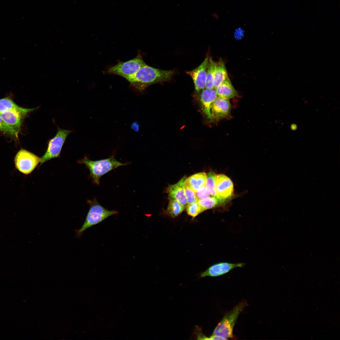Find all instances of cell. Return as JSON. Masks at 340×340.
I'll use <instances>...</instances> for the list:
<instances>
[{"instance_id":"cell-1","label":"cell","mask_w":340,"mask_h":340,"mask_svg":"<svg viewBox=\"0 0 340 340\" xmlns=\"http://www.w3.org/2000/svg\"><path fill=\"white\" fill-rule=\"evenodd\" d=\"M174 73L173 71L156 69L145 64L127 80L132 87L141 92L151 85L169 80Z\"/></svg>"},{"instance_id":"cell-2","label":"cell","mask_w":340,"mask_h":340,"mask_svg":"<svg viewBox=\"0 0 340 340\" xmlns=\"http://www.w3.org/2000/svg\"><path fill=\"white\" fill-rule=\"evenodd\" d=\"M78 163L83 164L89 169L90 177L93 182L98 185L99 179L103 175L110 171L122 166H125L127 163H122L117 161L114 156L107 158L96 161H92L87 157L78 160Z\"/></svg>"},{"instance_id":"cell-3","label":"cell","mask_w":340,"mask_h":340,"mask_svg":"<svg viewBox=\"0 0 340 340\" xmlns=\"http://www.w3.org/2000/svg\"><path fill=\"white\" fill-rule=\"evenodd\" d=\"M87 202L90 208L85 220L81 228L75 231L76 237L77 238H80L88 229L118 213L115 210H109L105 208L98 202L96 198L92 200H88Z\"/></svg>"},{"instance_id":"cell-4","label":"cell","mask_w":340,"mask_h":340,"mask_svg":"<svg viewBox=\"0 0 340 340\" xmlns=\"http://www.w3.org/2000/svg\"><path fill=\"white\" fill-rule=\"evenodd\" d=\"M248 304L245 301L239 303L227 313L215 328L212 335L221 337L225 340L233 337V330L237 319Z\"/></svg>"},{"instance_id":"cell-5","label":"cell","mask_w":340,"mask_h":340,"mask_svg":"<svg viewBox=\"0 0 340 340\" xmlns=\"http://www.w3.org/2000/svg\"><path fill=\"white\" fill-rule=\"evenodd\" d=\"M146 63L138 54L135 58L128 61L118 63L108 68L107 73L122 76L126 79L133 76Z\"/></svg>"},{"instance_id":"cell-6","label":"cell","mask_w":340,"mask_h":340,"mask_svg":"<svg viewBox=\"0 0 340 340\" xmlns=\"http://www.w3.org/2000/svg\"><path fill=\"white\" fill-rule=\"evenodd\" d=\"M41 158L26 150L21 149L14 158L16 169L25 175L31 173L40 163Z\"/></svg>"},{"instance_id":"cell-7","label":"cell","mask_w":340,"mask_h":340,"mask_svg":"<svg viewBox=\"0 0 340 340\" xmlns=\"http://www.w3.org/2000/svg\"><path fill=\"white\" fill-rule=\"evenodd\" d=\"M71 132L69 130L58 129L55 135L48 141L47 150L41 158L39 166L52 159L59 156L65 141Z\"/></svg>"},{"instance_id":"cell-8","label":"cell","mask_w":340,"mask_h":340,"mask_svg":"<svg viewBox=\"0 0 340 340\" xmlns=\"http://www.w3.org/2000/svg\"><path fill=\"white\" fill-rule=\"evenodd\" d=\"M35 109L19 107L0 114L4 122L10 127L17 135L20 131L24 117Z\"/></svg>"},{"instance_id":"cell-9","label":"cell","mask_w":340,"mask_h":340,"mask_svg":"<svg viewBox=\"0 0 340 340\" xmlns=\"http://www.w3.org/2000/svg\"><path fill=\"white\" fill-rule=\"evenodd\" d=\"M209 63V57L207 56L199 66L186 72L192 78L197 93L201 92L205 88Z\"/></svg>"},{"instance_id":"cell-10","label":"cell","mask_w":340,"mask_h":340,"mask_svg":"<svg viewBox=\"0 0 340 340\" xmlns=\"http://www.w3.org/2000/svg\"><path fill=\"white\" fill-rule=\"evenodd\" d=\"M217 198L222 203L233 195V183L231 179L224 174H216Z\"/></svg>"},{"instance_id":"cell-11","label":"cell","mask_w":340,"mask_h":340,"mask_svg":"<svg viewBox=\"0 0 340 340\" xmlns=\"http://www.w3.org/2000/svg\"><path fill=\"white\" fill-rule=\"evenodd\" d=\"M231 105L229 99L218 96L211 106V121H218L230 116Z\"/></svg>"},{"instance_id":"cell-12","label":"cell","mask_w":340,"mask_h":340,"mask_svg":"<svg viewBox=\"0 0 340 340\" xmlns=\"http://www.w3.org/2000/svg\"><path fill=\"white\" fill-rule=\"evenodd\" d=\"M243 263H231L221 262L215 264L200 274L201 277L206 276L217 277L225 274L232 270L244 266Z\"/></svg>"},{"instance_id":"cell-13","label":"cell","mask_w":340,"mask_h":340,"mask_svg":"<svg viewBox=\"0 0 340 340\" xmlns=\"http://www.w3.org/2000/svg\"><path fill=\"white\" fill-rule=\"evenodd\" d=\"M218 97L215 88H205L200 95L201 110L207 118L211 121V108L212 104Z\"/></svg>"},{"instance_id":"cell-14","label":"cell","mask_w":340,"mask_h":340,"mask_svg":"<svg viewBox=\"0 0 340 340\" xmlns=\"http://www.w3.org/2000/svg\"><path fill=\"white\" fill-rule=\"evenodd\" d=\"M186 178L183 177L177 183L169 186L167 189L169 199H175L185 207L187 204L184 190Z\"/></svg>"},{"instance_id":"cell-15","label":"cell","mask_w":340,"mask_h":340,"mask_svg":"<svg viewBox=\"0 0 340 340\" xmlns=\"http://www.w3.org/2000/svg\"><path fill=\"white\" fill-rule=\"evenodd\" d=\"M215 89L217 96L224 98L229 99L239 95L229 77Z\"/></svg>"},{"instance_id":"cell-16","label":"cell","mask_w":340,"mask_h":340,"mask_svg":"<svg viewBox=\"0 0 340 340\" xmlns=\"http://www.w3.org/2000/svg\"><path fill=\"white\" fill-rule=\"evenodd\" d=\"M207 175L204 172L193 174L186 178L185 183L194 192L206 185Z\"/></svg>"},{"instance_id":"cell-17","label":"cell","mask_w":340,"mask_h":340,"mask_svg":"<svg viewBox=\"0 0 340 340\" xmlns=\"http://www.w3.org/2000/svg\"><path fill=\"white\" fill-rule=\"evenodd\" d=\"M216 64L214 88H215L228 77L225 64L222 59H220L218 62H216Z\"/></svg>"},{"instance_id":"cell-18","label":"cell","mask_w":340,"mask_h":340,"mask_svg":"<svg viewBox=\"0 0 340 340\" xmlns=\"http://www.w3.org/2000/svg\"><path fill=\"white\" fill-rule=\"evenodd\" d=\"M169 201L166 210L167 213L171 217L175 218L184 211L185 206L173 199H169Z\"/></svg>"},{"instance_id":"cell-19","label":"cell","mask_w":340,"mask_h":340,"mask_svg":"<svg viewBox=\"0 0 340 340\" xmlns=\"http://www.w3.org/2000/svg\"><path fill=\"white\" fill-rule=\"evenodd\" d=\"M209 61L205 88L212 89L214 88V77L217 64L211 57L209 58Z\"/></svg>"},{"instance_id":"cell-20","label":"cell","mask_w":340,"mask_h":340,"mask_svg":"<svg viewBox=\"0 0 340 340\" xmlns=\"http://www.w3.org/2000/svg\"><path fill=\"white\" fill-rule=\"evenodd\" d=\"M197 202L203 212L214 208L219 204L222 203L218 198L213 196H209L204 199L199 200Z\"/></svg>"},{"instance_id":"cell-21","label":"cell","mask_w":340,"mask_h":340,"mask_svg":"<svg viewBox=\"0 0 340 340\" xmlns=\"http://www.w3.org/2000/svg\"><path fill=\"white\" fill-rule=\"evenodd\" d=\"M216 182L215 174L212 171H210L207 176L206 185L209 190L210 195L216 197Z\"/></svg>"},{"instance_id":"cell-22","label":"cell","mask_w":340,"mask_h":340,"mask_svg":"<svg viewBox=\"0 0 340 340\" xmlns=\"http://www.w3.org/2000/svg\"><path fill=\"white\" fill-rule=\"evenodd\" d=\"M19 107L9 98L0 99V114Z\"/></svg>"},{"instance_id":"cell-23","label":"cell","mask_w":340,"mask_h":340,"mask_svg":"<svg viewBox=\"0 0 340 340\" xmlns=\"http://www.w3.org/2000/svg\"><path fill=\"white\" fill-rule=\"evenodd\" d=\"M186 209L187 214L193 218L203 212L197 202L188 204Z\"/></svg>"},{"instance_id":"cell-24","label":"cell","mask_w":340,"mask_h":340,"mask_svg":"<svg viewBox=\"0 0 340 340\" xmlns=\"http://www.w3.org/2000/svg\"><path fill=\"white\" fill-rule=\"evenodd\" d=\"M184 190L185 198L188 204L197 201L198 200L195 192L189 187L185 183L184 186Z\"/></svg>"},{"instance_id":"cell-25","label":"cell","mask_w":340,"mask_h":340,"mask_svg":"<svg viewBox=\"0 0 340 340\" xmlns=\"http://www.w3.org/2000/svg\"><path fill=\"white\" fill-rule=\"evenodd\" d=\"M195 193L198 201L204 199L210 195V191L206 185L201 187L195 192Z\"/></svg>"},{"instance_id":"cell-26","label":"cell","mask_w":340,"mask_h":340,"mask_svg":"<svg viewBox=\"0 0 340 340\" xmlns=\"http://www.w3.org/2000/svg\"><path fill=\"white\" fill-rule=\"evenodd\" d=\"M0 131L5 133L17 136L14 131L3 120L0 115Z\"/></svg>"},{"instance_id":"cell-27","label":"cell","mask_w":340,"mask_h":340,"mask_svg":"<svg viewBox=\"0 0 340 340\" xmlns=\"http://www.w3.org/2000/svg\"><path fill=\"white\" fill-rule=\"evenodd\" d=\"M243 36V32L241 30H237L236 31L235 34V37L237 40H239Z\"/></svg>"},{"instance_id":"cell-28","label":"cell","mask_w":340,"mask_h":340,"mask_svg":"<svg viewBox=\"0 0 340 340\" xmlns=\"http://www.w3.org/2000/svg\"><path fill=\"white\" fill-rule=\"evenodd\" d=\"M131 128L135 131H138L139 129L138 124L136 122H134L131 125Z\"/></svg>"}]
</instances>
